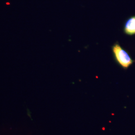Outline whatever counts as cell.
<instances>
[{
  "label": "cell",
  "mask_w": 135,
  "mask_h": 135,
  "mask_svg": "<svg viewBox=\"0 0 135 135\" xmlns=\"http://www.w3.org/2000/svg\"><path fill=\"white\" fill-rule=\"evenodd\" d=\"M124 32L129 36L135 35V16H132L126 21L124 25Z\"/></svg>",
  "instance_id": "2"
},
{
  "label": "cell",
  "mask_w": 135,
  "mask_h": 135,
  "mask_svg": "<svg viewBox=\"0 0 135 135\" xmlns=\"http://www.w3.org/2000/svg\"><path fill=\"white\" fill-rule=\"evenodd\" d=\"M112 51L115 62L125 70L128 69L134 62L129 54L121 47L118 42L112 46Z\"/></svg>",
  "instance_id": "1"
}]
</instances>
